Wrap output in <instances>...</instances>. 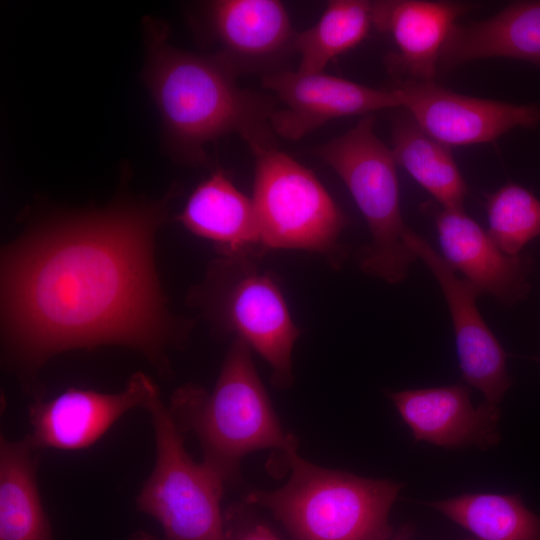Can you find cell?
Masks as SVG:
<instances>
[{
	"label": "cell",
	"mask_w": 540,
	"mask_h": 540,
	"mask_svg": "<svg viewBox=\"0 0 540 540\" xmlns=\"http://www.w3.org/2000/svg\"><path fill=\"white\" fill-rule=\"evenodd\" d=\"M174 196L56 214L5 247L4 361L33 400L42 397L40 369L69 350L121 345L168 370L166 351L189 327L168 311L154 261L156 231Z\"/></svg>",
	"instance_id": "6da1fadb"
},
{
	"label": "cell",
	"mask_w": 540,
	"mask_h": 540,
	"mask_svg": "<svg viewBox=\"0 0 540 540\" xmlns=\"http://www.w3.org/2000/svg\"><path fill=\"white\" fill-rule=\"evenodd\" d=\"M146 36L145 80L176 158L203 163L207 145L231 133L253 153L276 145L270 125L276 109L272 97L240 88L236 73L216 54L203 56L171 46L162 23L147 20Z\"/></svg>",
	"instance_id": "7a4b0ae2"
},
{
	"label": "cell",
	"mask_w": 540,
	"mask_h": 540,
	"mask_svg": "<svg viewBox=\"0 0 540 540\" xmlns=\"http://www.w3.org/2000/svg\"><path fill=\"white\" fill-rule=\"evenodd\" d=\"M181 432H192L203 449V463L224 481L236 478L241 459L256 450L296 451L284 432L258 376L250 347L234 339L211 392L186 384L168 408Z\"/></svg>",
	"instance_id": "3957f363"
},
{
	"label": "cell",
	"mask_w": 540,
	"mask_h": 540,
	"mask_svg": "<svg viewBox=\"0 0 540 540\" xmlns=\"http://www.w3.org/2000/svg\"><path fill=\"white\" fill-rule=\"evenodd\" d=\"M288 481L272 491H253L250 503L269 509L294 540H389L390 509L402 485L324 469L286 454Z\"/></svg>",
	"instance_id": "277c9868"
},
{
	"label": "cell",
	"mask_w": 540,
	"mask_h": 540,
	"mask_svg": "<svg viewBox=\"0 0 540 540\" xmlns=\"http://www.w3.org/2000/svg\"><path fill=\"white\" fill-rule=\"evenodd\" d=\"M374 126V115H365L312 152L339 175L367 222L371 242L359 254L361 270L396 284L418 258L404 239L407 226L400 209L397 163Z\"/></svg>",
	"instance_id": "5b68a950"
},
{
	"label": "cell",
	"mask_w": 540,
	"mask_h": 540,
	"mask_svg": "<svg viewBox=\"0 0 540 540\" xmlns=\"http://www.w3.org/2000/svg\"><path fill=\"white\" fill-rule=\"evenodd\" d=\"M256 259L221 256L189 300L216 328L256 351L270 365L273 383L284 388L293 381L292 352L301 331L277 282Z\"/></svg>",
	"instance_id": "8992f818"
},
{
	"label": "cell",
	"mask_w": 540,
	"mask_h": 540,
	"mask_svg": "<svg viewBox=\"0 0 540 540\" xmlns=\"http://www.w3.org/2000/svg\"><path fill=\"white\" fill-rule=\"evenodd\" d=\"M253 154L252 200L264 249L315 252L339 266L346 256L339 236L347 219L326 188L277 145Z\"/></svg>",
	"instance_id": "52a82bcc"
},
{
	"label": "cell",
	"mask_w": 540,
	"mask_h": 540,
	"mask_svg": "<svg viewBox=\"0 0 540 540\" xmlns=\"http://www.w3.org/2000/svg\"><path fill=\"white\" fill-rule=\"evenodd\" d=\"M145 409L153 425L156 457L137 496L138 509L158 521L168 540H232L220 507L225 481L187 454L182 432L159 393Z\"/></svg>",
	"instance_id": "ba28073f"
},
{
	"label": "cell",
	"mask_w": 540,
	"mask_h": 540,
	"mask_svg": "<svg viewBox=\"0 0 540 540\" xmlns=\"http://www.w3.org/2000/svg\"><path fill=\"white\" fill-rule=\"evenodd\" d=\"M404 239L433 273L446 298L463 379L483 394L484 402L498 407L512 379L506 353L477 308L476 299L483 292L460 278L441 254L409 227L405 229Z\"/></svg>",
	"instance_id": "9c48e42d"
},
{
	"label": "cell",
	"mask_w": 540,
	"mask_h": 540,
	"mask_svg": "<svg viewBox=\"0 0 540 540\" xmlns=\"http://www.w3.org/2000/svg\"><path fill=\"white\" fill-rule=\"evenodd\" d=\"M390 89L427 134L449 147L492 142L516 127H534L540 120L535 105L470 97L434 81L399 79Z\"/></svg>",
	"instance_id": "30bf717a"
},
{
	"label": "cell",
	"mask_w": 540,
	"mask_h": 540,
	"mask_svg": "<svg viewBox=\"0 0 540 540\" xmlns=\"http://www.w3.org/2000/svg\"><path fill=\"white\" fill-rule=\"evenodd\" d=\"M261 81L284 104L274 110L270 125L287 140H299L332 119L401 108L392 89H374L324 72L283 68L262 75Z\"/></svg>",
	"instance_id": "8fae6325"
},
{
	"label": "cell",
	"mask_w": 540,
	"mask_h": 540,
	"mask_svg": "<svg viewBox=\"0 0 540 540\" xmlns=\"http://www.w3.org/2000/svg\"><path fill=\"white\" fill-rule=\"evenodd\" d=\"M158 393L155 383L137 372L117 393L69 388L49 400L35 399L28 410L31 432L26 439L37 450L87 448L127 412L145 409Z\"/></svg>",
	"instance_id": "7c38bea8"
},
{
	"label": "cell",
	"mask_w": 540,
	"mask_h": 540,
	"mask_svg": "<svg viewBox=\"0 0 540 540\" xmlns=\"http://www.w3.org/2000/svg\"><path fill=\"white\" fill-rule=\"evenodd\" d=\"M434 221L441 256L449 266L483 293L511 306L529 291L530 261L504 253L488 232L463 209H450L429 202L422 205Z\"/></svg>",
	"instance_id": "4fadbf2b"
},
{
	"label": "cell",
	"mask_w": 540,
	"mask_h": 540,
	"mask_svg": "<svg viewBox=\"0 0 540 540\" xmlns=\"http://www.w3.org/2000/svg\"><path fill=\"white\" fill-rule=\"evenodd\" d=\"M209 20L220 45L216 55L237 76L276 71L274 67L293 52L296 33L280 1H213L209 5Z\"/></svg>",
	"instance_id": "5bb4252c"
},
{
	"label": "cell",
	"mask_w": 540,
	"mask_h": 540,
	"mask_svg": "<svg viewBox=\"0 0 540 540\" xmlns=\"http://www.w3.org/2000/svg\"><path fill=\"white\" fill-rule=\"evenodd\" d=\"M389 397L416 441L440 447L489 448L500 439L499 409L475 407L461 384L390 392Z\"/></svg>",
	"instance_id": "9a60e30c"
},
{
	"label": "cell",
	"mask_w": 540,
	"mask_h": 540,
	"mask_svg": "<svg viewBox=\"0 0 540 540\" xmlns=\"http://www.w3.org/2000/svg\"><path fill=\"white\" fill-rule=\"evenodd\" d=\"M471 8L451 1H372L373 27L390 34L397 47L388 60L391 71L401 79L433 81L450 30Z\"/></svg>",
	"instance_id": "2e32d148"
},
{
	"label": "cell",
	"mask_w": 540,
	"mask_h": 540,
	"mask_svg": "<svg viewBox=\"0 0 540 540\" xmlns=\"http://www.w3.org/2000/svg\"><path fill=\"white\" fill-rule=\"evenodd\" d=\"M177 220L193 234L214 243L223 257H260L265 251L252 198L221 169L191 193Z\"/></svg>",
	"instance_id": "e0dca14e"
},
{
	"label": "cell",
	"mask_w": 540,
	"mask_h": 540,
	"mask_svg": "<svg viewBox=\"0 0 540 540\" xmlns=\"http://www.w3.org/2000/svg\"><path fill=\"white\" fill-rule=\"evenodd\" d=\"M492 57L540 65V1L514 2L488 19L456 23L443 45L438 69L447 72Z\"/></svg>",
	"instance_id": "ac0fdd59"
},
{
	"label": "cell",
	"mask_w": 540,
	"mask_h": 540,
	"mask_svg": "<svg viewBox=\"0 0 540 540\" xmlns=\"http://www.w3.org/2000/svg\"><path fill=\"white\" fill-rule=\"evenodd\" d=\"M30 442L0 439V540H54L37 485Z\"/></svg>",
	"instance_id": "d6986e66"
},
{
	"label": "cell",
	"mask_w": 540,
	"mask_h": 540,
	"mask_svg": "<svg viewBox=\"0 0 540 540\" xmlns=\"http://www.w3.org/2000/svg\"><path fill=\"white\" fill-rule=\"evenodd\" d=\"M391 123V150L396 163L438 204L463 209L467 185L450 147L427 134L406 110L394 113Z\"/></svg>",
	"instance_id": "ffe728a7"
},
{
	"label": "cell",
	"mask_w": 540,
	"mask_h": 540,
	"mask_svg": "<svg viewBox=\"0 0 540 540\" xmlns=\"http://www.w3.org/2000/svg\"><path fill=\"white\" fill-rule=\"evenodd\" d=\"M430 506L477 540H540V517L518 494H462Z\"/></svg>",
	"instance_id": "44dd1931"
},
{
	"label": "cell",
	"mask_w": 540,
	"mask_h": 540,
	"mask_svg": "<svg viewBox=\"0 0 540 540\" xmlns=\"http://www.w3.org/2000/svg\"><path fill=\"white\" fill-rule=\"evenodd\" d=\"M373 27L372 1L331 0L319 20L296 33L293 52L299 55L301 73L324 72L337 56L362 42Z\"/></svg>",
	"instance_id": "7402d4cb"
},
{
	"label": "cell",
	"mask_w": 540,
	"mask_h": 540,
	"mask_svg": "<svg viewBox=\"0 0 540 540\" xmlns=\"http://www.w3.org/2000/svg\"><path fill=\"white\" fill-rule=\"evenodd\" d=\"M488 234L506 254L519 255L540 235V200L524 187L508 183L487 194Z\"/></svg>",
	"instance_id": "603a6c76"
},
{
	"label": "cell",
	"mask_w": 540,
	"mask_h": 540,
	"mask_svg": "<svg viewBox=\"0 0 540 540\" xmlns=\"http://www.w3.org/2000/svg\"><path fill=\"white\" fill-rule=\"evenodd\" d=\"M238 540H281L269 528L256 525L243 533Z\"/></svg>",
	"instance_id": "cb8c5ba5"
},
{
	"label": "cell",
	"mask_w": 540,
	"mask_h": 540,
	"mask_svg": "<svg viewBox=\"0 0 540 540\" xmlns=\"http://www.w3.org/2000/svg\"><path fill=\"white\" fill-rule=\"evenodd\" d=\"M410 533L408 528H404L400 533H398L393 538H390L389 540H409Z\"/></svg>",
	"instance_id": "d4e9b609"
},
{
	"label": "cell",
	"mask_w": 540,
	"mask_h": 540,
	"mask_svg": "<svg viewBox=\"0 0 540 540\" xmlns=\"http://www.w3.org/2000/svg\"><path fill=\"white\" fill-rule=\"evenodd\" d=\"M135 540H153V539L147 535H141V536H138Z\"/></svg>",
	"instance_id": "484cf974"
},
{
	"label": "cell",
	"mask_w": 540,
	"mask_h": 540,
	"mask_svg": "<svg viewBox=\"0 0 540 540\" xmlns=\"http://www.w3.org/2000/svg\"><path fill=\"white\" fill-rule=\"evenodd\" d=\"M537 360H538V361L540 362V357H539V358H537Z\"/></svg>",
	"instance_id": "4316f807"
}]
</instances>
